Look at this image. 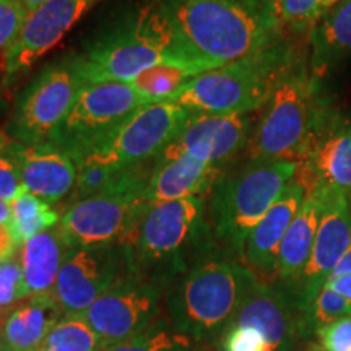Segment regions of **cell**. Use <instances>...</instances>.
<instances>
[{
  "instance_id": "9",
  "label": "cell",
  "mask_w": 351,
  "mask_h": 351,
  "mask_svg": "<svg viewBox=\"0 0 351 351\" xmlns=\"http://www.w3.org/2000/svg\"><path fill=\"white\" fill-rule=\"evenodd\" d=\"M85 86L73 54L44 65L16 96L8 121L10 137L25 145L49 142Z\"/></svg>"
},
{
  "instance_id": "3",
  "label": "cell",
  "mask_w": 351,
  "mask_h": 351,
  "mask_svg": "<svg viewBox=\"0 0 351 351\" xmlns=\"http://www.w3.org/2000/svg\"><path fill=\"white\" fill-rule=\"evenodd\" d=\"M88 85L130 83L153 65L173 62V34L158 0L138 3L98 28L73 52Z\"/></svg>"
},
{
  "instance_id": "7",
  "label": "cell",
  "mask_w": 351,
  "mask_h": 351,
  "mask_svg": "<svg viewBox=\"0 0 351 351\" xmlns=\"http://www.w3.org/2000/svg\"><path fill=\"white\" fill-rule=\"evenodd\" d=\"M298 60L295 47L285 39L247 59L195 75L168 101L191 112L252 114L265 106Z\"/></svg>"
},
{
  "instance_id": "18",
  "label": "cell",
  "mask_w": 351,
  "mask_h": 351,
  "mask_svg": "<svg viewBox=\"0 0 351 351\" xmlns=\"http://www.w3.org/2000/svg\"><path fill=\"white\" fill-rule=\"evenodd\" d=\"M309 191V184L296 173L283 194L271 205L269 212L263 215V218L254 226L251 234L245 239L241 262L261 282L274 283L276 280L280 245Z\"/></svg>"
},
{
  "instance_id": "16",
  "label": "cell",
  "mask_w": 351,
  "mask_h": 351,
  "mask_svg": "<svg viewBox=\"0 0 351 351\" xmlns=\"http://www.w3.org/2000/svg\"><path fill=\"white\" fill-rule=\"evenodd\" d=\"M231 324L256 328L270 351H293L298 340L309 333L295 293L278 282L256 280Z\"/></svg>"
},
{
  "instance_id": "17",
  "label": "cell",
  "mask_w": 351,
  "mask_h": 351,
  "mask_svg": "<svg viewBox=\"0 0 351 351\" xmlns=\"http://www.w3.org/2000/svg\"><path fill=\"white\" fill-rule=\"evenodd\" d=\"M99 0H47L29 12L21 33L5 59V86L20 75L67 34L73 25Z\"/></svg>"
},
{
  "instance_id": "13",
  "label": "cell",
  "mask_w": 351,
  "mask_h": 351,
  "mask_svg": "<svg viewBox=\"0 0 351 351\" xmlns=\"http://www.w3.org/2000/svg\"><path fill=\"white\" fill-rule=\"evenodd\" d=\"M129 270L127 245L72 247L49 296L64 315L83 314Z\"/></svg>"
},
{
  "instance_id": "30",
  "label": "cell",
  "mask_w": 351,
  "mask_h": 351,
  "mask_svg": "<svg viewBox=\"0 0 351 351\" xmlns=\"http://www.w3.org/2000/svg\"><path fill=\"white\" fill-rule=\"evenodd\" d=\"M274 8L283 32L293 33H311L327 12L324 0H274Z\"/></svg>"
},
{
  "instance_id": "15",
  "label": "cell",
  "mask_w": 351,
  "mask_h": 351,
  "mask_svg": "<svg viewBox=\"0 0 351 351\" xmlns=\"http://www.w3.org/2000/svg\"><path fill=\"white\" fill-rule=\"evenodd\" d=\"M320 186L324 187V194H326V208H324L322 219L315 234L313 252L300 278L291 287H288L295 293L309 332L311 307L315 296L330 278L337 263L341 261L351 244L350 194L326 186V184H320Z\"/></svg>"
},
{
  "instance_id": "19",
  "label": "cell",
  "mask_w": 351,
  "mask_h": 351,
  "mask_svg": "<svg viewBox=\"0 0 351 351\" xmlns=\"http://www.w3.org/2000/svg\"><path fill=\"white\" fill-rule=\"evenodd\" d=\"M7 153L19 166L25 192L56 204L72 194L78 166L69 153L49 142L25 145L12 140Z\"/></svg>"
},
{
  "instance_id": "31",
  "label": "cell",
  "mask_w": 351,
  "mask_h": 351,
  "mask_svg": "<svg viewBox=\"0 0 351 351\" xmlns=\"http://www.w3.org/2000/svg\"><path fill=\"white\" fill-rule=\"evenodd\" d=\"M348 315H351V300L324 285L311 307V330H317L327 324L348 317Z\"/></svg>"
},
{
  "instance_id": "42",
  "label": "cell",
  "mask_w": 351,
  "mask_h": 351,
  "mask_svg": "<svg viewBox=\"0 0 351 351\" xmlns=\"http://www.w3.org/2000/svg\"><path fill=\"white\" fill-rule=\"evenodd\" d=\"M5 90H7V86H5V69L0 67V96H2V93Z\"/></svg>"
},
{
  "instance_id": "40",
  "label": "cell",
  "mask_w": 351,
  "mask_h": 351,
  "mask_svg": "<svg viewBox=\"0 0 351 351\" xmlns=\"http://www.w3.org/2000/svg\"><path fill=\"white\" fill-rule=\"evenodd\" d=\"M20 2L23 3L26 10H28V12H33V10H36L38 7H41L43 3H46L47 0H20Z\"/></svg>"
},
{
  "instance_id": "35",
  "label": "cell",
  "mask_w": 351,
  "mask_h": 351,
  "mask_svg": "<svg viewBox=\"0 0 351 351\" xmlns=\"http://www.w3.org/2000/svg\"><path fill=\"white\" fill-rule=\"evenodd\" d=\"M322 351H351V315L315 330Z\"/></svg>"
},
{
  "instance_id": "12",
  "label": "cell",
  "mask_w": 351,
  "mask_h": 351,
  "mask_svg": "<svg viewBox=\"0 0 351 351\" xmlns=\"http://www.w3.org/2000/svg\"><path fill=\"white\" fill-rule=\"evenodd\" d=\"M189 116L191 111L174 101L147 104L135 112L103 147L83 161L116 166L156 163Z\"/></svg>"
},
{
  "instance_id": "39",
  "label": "cell",
  "mask_w": 351,
  "mask_h": 351,
  "mask_svg": "<svg viewBox=\"0 0 351 351\" xmlns=\"http://www.w3.org/2000/svg\"><path fill=\"white\" fill-rule=\"evenodd\" d=\"M10 215H12L10 204L0 199V225H8V221H10Z\"/></svg>"
},
{
  "instance_id": "1",
  "label": "cell",
  "mask_w": 351,
  "mask_h": 351,
  "mask_svg": "<svg viewBox=\"0 0 351 351\" xmlns=\"http://www.w3.org/2000/svg\"><path fill=\"white\" fill-rule=\"evenodd\" d=\"M173 34L176 64L194 75L285 41L274 0H158Z\"/></svg>"
},
{
  "instance_id": "24",
  "label": "cell",
  "mask_w": 351,
  "mask_h": 351,
  "mask_svg": "<svg viewBox=\"0 0 351 351\" xmlns=\"http://www.w3.org/2000/svg\"><path fill=\"white\" fill-rule=\"evenodd\" d=\"M70 249L59 228L39 232L21 244L20 265L28 296L51 295Z\"/></svg>"
},
{
  "instance_id": "29",
  "label": "cell",
  "mask_w": 351,
  "mask_h": 351,
  "mask_svg": "<svg viewBox=\"0 0 351 351\" xmlns=\"http://www.w3.org/2000/svg\"><path fill=\"white\" fill-rule=\"evenodd\" d=\"M194 77V73L182 65L163 62L145 70L130 82V85L148 103H158V101H168L173 98Z\"/></svg>"
},
{
  "instance_id": "44",
  "label": "cell",
  "mask_w": 351,
  "mask_h": 351,
  "mask_svg": "<svg viewBox=\"0 0 351 351\" xmlns=\"http://www.w3.org/2000/svg\"><path fill=\"white\" fill-rule=\"evenodd\" d=\"M301 351H320V346H317V345H311V346H307L306 350H301Z\"/></svg>"
},
{
  "instance_id": "22",
  "label": "cell",
  "mask_w": 351,
  "mask_h": 351,
  "mask_svg": "<svg viewBox=\"0 0 351 351\" xmlns=\"http://www.w3.org/2000/svg\"><path fill=\"white\" fill-rule=\"evenodd\" d=\"M221 171L186 155L156 161L145 189V199L150 204H160L187 197L208 195Z\"/></svg>"
},
{
  "instance_id": "37",
  "label": "cell",
  "mask_w": 351,
  "mask_h": 351,
  "mask_svg": "<svg viewBox=\"0 0 351 351\" xmlns=\"http://www.w3.org/2000/svg\"><path fill=\"white\" fill-rule=\"evenodd\" d=\"M16 241L13 238V232L8 225H0V262H5L13 258L16 249Z\"/></svg>"
},
{
  "instance_id": "45",
  "label": "cell",
  "mask_w": 351,
  "mask_h": 351,
  "mask_svg": "<svg viewBox=\"0 0 351 351\" xmlns=\"http://www.w3.org/2000/svg\"><path fill=\"white\" fill-rule=\"evenodd\" d=\"M0 351H8V350L5 348V346H3V343H2V341H0Z\"/></svg>"
},
{
  "instance_id": "41",
  "label": "cell",
  "mask_w": 351,
  "mask_h": 351,
  "mask_svg": "<svg viewBox=\"0 0 351 351\" xmlns=\"http://www.w3.org/2000/svg\"><path fill=\"white\" fill-rule=\"evenodd\" d=\"M10 143H12V138H8L7 132L0 129V153L5 152V148H7Z\"/></svg>"
},
{
  "instance_id": "21",
  "label": "cell",
  "mask_w": 351,
  "mask_h": 351,
  "mask_svg": "<svg viewBox=\"0 0 351 351\" xmlns=\"http://www.w3.org/2000/svg\"><path fill=\"white\" fill-rule=\"evenodd\" d=\"M324 208H326L324 187L320 184H314V187L307 192L300 212L293 219L280 245L275 282L291 287L301 276L313 252Z\"/></svg>"
},
{
  "instance_id": "32",
  "label": "cell",
  "mask_w": 351,
  "mask_h": 351,
  "mask_svg": "<svg viewBox=\"0 0 351 351\" xmlns=\"http://www.w3.org/2000/svg\"><path fill=\"white\" fill-rule=\"evenodd\" d=\"M28 13L20 0H0V67L5 69L8 51L19 39Z\"/></svg>"
},
{
  "instance_id": "25",
  "label": "cell",
  "mask_w": 351,
  "mask_h": 351,
  "mask_svg": "<svg viewBox=\"0 0 351 351\" xmlns=\"http://www.w3.org/2000/svg\"><path fill=\"white\" fill-rule=\"evenodd\" d=\"M309 43L311 70L317 77L351 54V0H340L320 16L311 29Z\"/></svg>"
},
{
  "instance_id": "5",
  "label": "cell",
  "mask_w": 351,
  "mask_h": 351,
  "mask_svg": "<svg viewBox=\"0 0 351 351\" xmlns=\"http://www.w3.org/2000/svg\"><path fill=\"white\" fill-rule=\"evenodd\" d=\"M332 117L320 93L317 75L298 60L262 108L245 155L249 160L304 163Z\"/></svg>"
},
{
  "instance_id": "2",
  "label": "cell",
  "mask_w": 351,
  "mask_h": 351,
  "mask_svg": "<svg viewBox=\"0 0 351 351\" xmlns=\"http://www.w3.org/2000/svg\"><path fill=\"white\" fill-rule=\"evenodd\" d=\"M127 249L130 269L166 289L219 251L208 221L207 195L150 204Z\"/></svg>"
},
{
  "instance_id": "46",
  "label": "cell",
  "mask_w": 351,
  "mask_h": 351,
  "mask_svg": "<svg viewBox=\"0 0 351 351\" xmlns=\"http://www.w3.org/2000/svg\"><path fill=\"white\" fill-rule=\"evenodd\" d=\"M320 351H322V348H320Z\"/></svg>"
},
{
  "instance_id": "20",
  "label": "cell",
  "mask_w": 351,
  "mask_h": 351,
  "mask_svg": "<svg viewBox=\"0 0 351 351\" xmlns=\"http://www.w3.org/2000/svg\"><path fill=\"white\" fill-rule=\"evenodd\" d=\"M298 174L309 184H326L351 194V119L333 114L311 156L300 165Z\"/></svg>"
},
{
  "instance_id": "11",
  "label": "cell",
  "mask_w": 351,
  "mask_h": 351,
  "mask_svg": "<svg viewBox=\"0 0 351 351\" xmlns=\"http://www.w3.org/2000/svg\"><path fill=\"white\" fill-rule=\"evenodd\" d=\"M150 202L142 192H111L73 202L59 221L70 247L129 245Z\"/></svg>"
},
{
  "instance_id": "43",
  "label": "cell",
  "mask_w": 351,
  "mask_h": 351,
  "mask_svg": "<svg viewBox=\"0 0 351 351\" xmlns=\"http://www.w3.org/2000/svg\"><path fill=\"white\" fill-rule=\"evenodd\" d=\"M340 0H324V5H326V8L328 10V8H332L335 3H339Z\"/></svg>"
},
{
  "instance_id": "27",
  "label": "cell",
  "mask_w": 351,
  "mask_h": 351,
  "mask_svg": "<svg viewBox=\"0 0 351 351\" xmlns=\"http://www.w3.org/2000/svg\"><path fill=\"white\" fill-rule=\"evenodd\" d=\"M103 341L83 314L62 315L52 326L39 351H101Z\"/></svg>"
},
{
  "instance_id": "28",
  "label": "cell",
  "mask_w": 351,
  "mask_h": 351,
  "mask_svg": "<svg viewBox=\"0 0 351 351\" xmlns=\"http://www.w3.org/2000/svg\"><path fill=\"white\" fill-rule=\"evenodd\" d=\"M101 351H207L205 343H200L186 333H181L171 326L166 315L156 326L148 328L135 339L122 343L104 346Z\"/></svg>"
},
{
  "instance_id": "26",
  "label": "cell",
  "mask_w": 351,
  "mask_h": 351,
  "mask_svg": "<svg viewBox=\"0 0 351 351\" xmlns=\"http://www.w3.org/2000/svg\"><path fill=\"white\" fill-rule=\"evenodd\" d=\"M10 208L12 215L8 226L19 245L60 221V215L51 207V204L28 192H21L15 200L10 202Z\"/></svg>"
},
{
  "instance_id": "36",
  "label": "cell",
  "mask_w": 351,
  "mask_h": 351,
  "mask_svg": "<svg viewBox=\"0 0 351 351\" xmlns=\"http://www.w3.org/2000/svg\"><path fill=\"white\" fill-rule=\"evenodd\" d=\"M21 192H25V189L21 184L19 166L5 148V152L0 153V199L13 202Z\"/></svg>"
},
{
  "instance_id": "33",
  "label": "cell",
  "mask_w": 351,
  "mask_h": 351,
  "mask_svg": "<svg viewBox=\"0 0 351 351\" xmlns=\"http://www.w3.org/2000/svg\"><path fill=\"white\" fill-rule=\"evenodd\" d=\"M25 298H28V289L20 262L15 258L0 262V311L23 301Z\"/></svg>"
},
{
  "instance_id": "14",
  "label": "cell",
  "mask_w": 351,
  "mask_h": 351,
  "mask_svg": "<svg viewBox=\"0 0 351 351\" xmlns=\"http://www.w3.org/2000/svg\"><path fill=\"white\" fill-rule=\"evenodd\" d=\"M254 127L256 119L252 114L191 112L156 161L186 155L225 169L241 152H245Z\"/></svg>"
},
{
  "instance_id": "8",
  "label": "cell",
  "mask_w": 351,
  "mask_h": 351,
  "mask_svg": "<svg viewBox=\"0 0 351 351\" xmlns=\"http://www.w3.org/2000/svg\"><path fill=\"white\" fill-rule=\"evenodd\" d=\"M147 99L130 83L88 85L77 96L49 143L69 153L78 165L103 147L127 121L147 106Z\"/></svg>"
},
{
  "instance_id": "34",
  "label": "cell",
  "mask_w": 351,
  "mask_h": 351,
  "mask_svg": "<svg viewBox=\"0 0 351 351\" xmlns=\"http://www.w3.org/2000/svg\"><path fill=\"white\" fill-rule=\"evenodd\" d=\"M221 351H270V346L254 327L230 324L221 335Z\"/></svg>"
},
{
  "instance_id": "10",
  "label": "cell",
  "mask_w": 351,
  "mask_h": 351,
  "mask_svg": "<svg viewBox=\"0 0 351 351\" xmlns=\"http://www.w3.org/2000/svg\"><path fill=\"white\" fill-rule=\"evenodd\" d=\"M166 289L129 270L83 313L104 346L142 335L165 317Z\"/></svg>"
},
{
  "instance_id": "6",
  "label": "cell",
  "mask_w": 351,
  "mask_h": 351,
  "mask_svg": "<svg viewBox=\"0 0 351 351\" xmlns=\"http://www.w3.org/2000/svg\"><path fill=\"white\" fill-rule=\"evenodd\" d=\"M300 163L288 160H249L226 166L207 195L208 221L219 251L243 258L254 226L269 212L295 178Z\"/></svg>"
},
{
  "instance_id": "23",
  "label": "cell",
  "mask_w": 351,
  "mask_h": 351,
  "mask_svg": "<svg viewBox=\"0 0 351 351\" xmlns=\"http://www.w3.org/2000/svg\"><path fill=\"white\" fill-rule=\"evenodd\" d=\"M52 298L32 296L0 320V341L8 351H39L52 326L62 317Z\"/></svg>"
},
{
  "instance_id": "38",
  "label": "cell",
  "mask_w": 351,
  "mask_h": 351,
  "mask_svg": "<svg viewBox=\"0 0 351 351\" xmlns=\"http://www.w3.org/2000/svg\"><path fill=\"white\" fill-rule=\"evenodd\" d=\"M346 275H351V244H350L348 251L345 252V256L341 257V261L337 263L335 270L332 271L330 278H328V280L340 278V276H346ZM328 280H327V282H328Z\"/></svg>"
},
{
  "instance_id": "4",
  "label": "cell",
  "mask_w": 351,
  "mask_h": 351,
  "mask_svg": "<svg viewBox=\"0 0 351 351\" xmlns=\"http://www.w3.org/2000/svg\"><path fill=\"white\" fill-rule=\"evenodd\" d=\"M256 280L239 258L217 251L166 288V319L176 330L208 343L223 335Z\"/></svg>"
}]
</instances>
